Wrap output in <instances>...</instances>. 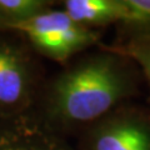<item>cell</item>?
I'll return each mask as SVG.
<instances>
[{"instance_id": "cell-7", "label": "cell", "mask_w": 150, "mask_h": 150, "mask_svg": "<svg viewBox=\"0 0 150 150\" xmlns=\"http://www.w3.org/2000/svg\"><path fill=\"white\" fill-rule=\"evenodd\" d=\"M118 39L150 33V0H121Z\"/></svg>"}, {"instance_id": "cell-10", "label": "cell", "mask_w": 150, "mask_h": 150, "mask_svg": "<svg viewBox=\"0 0 150 150\" xmlns=\"http://www.w3.org/2000/svg\"><path fill=\"white\" fill-rule=\"evenodd\" d=\"M5 30H8V25L5 20L3 19V16L0 15V31H5Z\"/></svg>"}, {"instance_id": "cell-8", "label": "cell", "mask_w": 150, "mask_h": 150, "mask_svg": "<svg viewBox=\"0 0 150 150\" xmlns=\"http://www.w3.org/2000/svg\"><path fill=\"white\" fill-rule=\"evenodd\" d=\"M105 46L133 59L150 89V33L116 39L115 43Z\"/></svg>"}, {"instance_id": "cell-6", "label": "cell", "mask_w": 150, "mask_h": 150, "mask_svg": "<svg viewBox=\"0 0 150 150\" xmlns=\"http://www.w3.org/2000/svg\"><path fill=\"white\" fill-rule=\"evenodd\" d=\"M58 4L73 21L93 30L116 25L121 16V0H64Z\"/></svg>"}, {"instance_id": "cell-5", "label": "cell", "mask_w": 150, "mask_h": 150, "mask_svg": "<svg viewBox=\"0 0 150 150\" xmlns=\"http://www.w3.org/2000/svg\"><path fill=\"white\" fill-rule=\"evenodd\" d=\"M0 150H75L69 140L41 126L30 115L0 120Z\"/></svg>"}, {"instance_id": "cell-3", "label": "cell", "mask_w": 150, "mask_h": 150, "mask_svg": "<svg viewBox=\"0 0 150 150\" xmlns=\"http://www.w3.org/2000/svg\"><path fill=\"white\" fill-rule=\"evenodd\" d=\"M10 31L24 38L36 55L63 67L93 46L100 45L103 38V30L88 29L76 24L60 8H51L30 20L14 25Z\"/></svg>"}, {"instance_id": "cell-1", "label": "cell", "mask_w": 150, "mask_h": 150, "mask_svg": "<svg viewBox=\"0 0 150 150\" xmlns=\"http://www.w3.org/2000/svg\"><path fill=\"white\" fill-rule=\"evenodd\" d=\"M143 74L133 59L98 45L46 78L30 116L68 140L140 94Z\"/></svg>"}, {"instance_id": "cell-9", "label": "cell", "mask_w": 150, "mask_h": 150, "mask_svg": "<svg viewBox=\"0 0 150 150\" xmlns=\"http://www.w3.org/2000/svg\"><path fill=\"white\" fill-rule=\"evenodd\" d=\"M55 4L49 0H0V15L10 30L14 25L48 11Z\"/></svg>"}, {"instance_id": "cell-4", "label": "cell", "mask_w": 150, "mask_h": 150, "mask_svg": "<svg viewBox=\"0 0 150 150\" xmlns=\"http://www.w3.org/2000/svg\"><path fill=\"white\" fill-rule=\"evenodd\" d=\"M75 150H150V106H118L76 138Z\"/></svg>"}, {"instance_id": "cell-2", "label": "cell", "mask_w": 150, "mask_h": 150, "mask_svg": "<svg viewBox=\"0 0 150 150\" xmlns=\"http://www.w3.org/2000/svg\"><path fill=\"white\" fill-rule=\"evenodd\" d=\"M45 79L39 55L24 38L0 31V120L30 115Z\"/></svg>"}]
</instances>
